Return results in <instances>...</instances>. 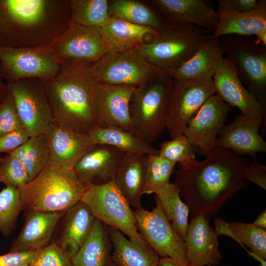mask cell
Returning a JSON list of instances; mask_svg holds the SVG:
<instances>
[{
    "instance_id": "4fadbf2b",
    "label": "cell",
    "mask_w": 266,
    "mask_h": 266,
    "mask_svg": "<svg viewBox=\"0 0 266 266\" xmlns=\"http://www.w3.org/2000/svg\"><path fill=\"white\" fill-rule=\"evenodd\" d=\"M156 202L152 211L142 207L133 210L139 233L160 257L187 263L184 239L174 231L159 203Z\"/></svg>"
},
{
    "instance_id": "ee69618b",
    "label": "cell",
    "mask_w": 266,
    "mask_h": 266,
    "mask_svg": "<svg viewBox=\"0 0 266 266\" xmlns=\"http://www.w3.org/2000/svg\"><path fill=\"white\" fill-rule=\"evenodd\" d=\"M30 137L26 129L0 136V153H9L25 143Z\"/></svg>"
},
{
    "instance_id": "cb8c5ba5",
    "label": "cell",
    "mask_w": 266,
    "mask_h": 266,
    "mask_svg": "<svg viewBox=\"0 0 266 266\" xmlns=\"http://www.w3.org/2000/svg\"><path fill=\"white\" fill-rule=\"evenodd\" d=\"M224 54L220 38L211 36L186 62L177 68L166 72L178 80L212 79Z\"/></svg>"
},
{
    "instance_id": "4dcf8cb0",
    "label": "cell",
    "mask_w": 266,
    "mask_h": 266,
    "mask_svg": "<svg viewBox=\"0 0 266 266\" xmlns=\"http://www.w3.org/2000/svg\"><path fill=\"white\" fill-rule=\"evenodd\" d=\"M88 134L94 144H105L114 146L126 154L159 155V150L134 133L115 127H97Z\"/></svg>"
},
{
    "instance_id": "3957f363",
    "label": "cell",
    "mask_w": 266,
    "mask_h": 266,
    "mask_svg": "<svg viewBox=\"0 0 266 266\" xmlns=\"http://www.w3.org/2000/svg\"><path fill=\"white\" fill-rule=\"evenodd\" d=\"M91 65L63 62L54 77L42 80L54 121L84 133L98 126V83L91 73Z\"/></svg>"
},
{
    "instance_id": "ab89813d",
    "label": "cell",
    "mask_w": 266,
    "mask_h": 266,
    "mask_svg": "<svg viewBox=\"0 0 266 266\" xmlns=\"http://www.w3.org/2000/svg\"><path fill=\"white\" fill-rule=\"evenodd\" d=\"M29 181L25 167L15 156L7 153L0 158V183L19 188Z\"/></svg>"
},
{
    "instance_id": "f6af8a7d",
    "label": "cell",
    "mask_w": 266,
    "mask_h": 266,
    "mask_svg": "<svg viewBox=\"0 0 266 266\" xmlns=\"http://www.w3.org/2000/svg\"><path fill=\"white\" fill-rule=\"evenodd\" d=\"M38 250L0 255V266H29Z\"/></svg>"
},
{
    "instance_id": "52a82bcc",
    "label": "cell",
    "mask_w": 266,
    "mask_h": 266,
    "mask_svg": "<svg viewBox=\"0 0 266 266\" xmlns=\"http://www.w3.org/2000/svg\"><path fill=\"white\" fill-rule=\"evenodd\" d=\"M224 54L245 88L255 96L263 112L261 136L266 134V49L248 36L220 37Z\"/></svg>"
},
{
    "instance_id": "1f68e13d",
    "label": "cell",
    "mask_w": 266,
    "mask_h": 266,
    "mask_svg": "<svg viewBox=\"0 0 266 266\" xmlns=\"http://www.w3.org/2000/svg\"><path fill=\"white\" fill-rule=\"evenodd\" d=\"M155 195L156 201L160 205L174 231L184 239L189 225L190 210L181 198L179 188L169 182Z\"/></svg>"
},
{
    "instance_id": "816d5d0a",
    "label": "cell",
    "mask_w": 266,
    "mask_h": 266,
    "mask_svg": "<svg viewBox=\"0 0 266 266\" xmlns=\"http://www.w3.org/2000/svg\"></svg>"
},
{
    "instance_id": "ac0fdd59",
    "label": "cell",
    "mask_w": 266,
    "mask_h": 266,
    "mask_svg": "<svg viewBox=\"0 0 266 266\" xmlns=\"http://www.w3.org/2000/svg\"><path fill=\"white\" fill-rule=\"evenodd\" d=\"M136 87L98 83V127H115L135 134L130 114L129 103Z\"/></svg>"
},
{
    "instance_id": "e0dca14e",
    "label": "cell",
    "mask_w": 266,
    "mask_h": 266,
    "mask_svg": "<svg viewBox=\"0 0 266 266\" xmlns=\"http://www.w3.org/2000/svg\"><path fill=\"white\" fill-rule=\"evenodd\" d=\"M50 153V162L71 171L78 160L95 144L88 133L78 132L54 122L45 133Z\"/></svg>"
},
{
    "instance_id": "484cf974",
    "label": "cell",
    "mask_w": 266,
    "mask_h": 266,
    "mask_svg": "<svg viewBox=\"0 0 266 266\" xmlns=\"http://www.w3.org/2000/svg\"><path fill=\"white\" fill-rule=\"evenodd\" d=\"M95 218L81 200L65 211L57 240H54L71 259L88 237Z\"/></svg>"
},
{
    "instance_id": "7a4b0ae2",
    "label": "cell",
    "mask_w": 266,
    "mask_h": 266,
    "mask_svg": "<svg viewBox=\"0 0 266 266\" xmlns=\"http://www.w3.org/2000/svg\"><path fill=\"white\" fill-rule=\"evenodd\" d=\"M70 22L69 0H0V47L52 43Z\"/></svg>"
},
{
    "instance_id": "d590c367",
    "label": "cell",
    "mask_w": 266,
    "mask_h": 266,
    "mask_svg": "<svg viewBox=\"0 0 266 266\" xmlns=\"http://www.w3.org/2000/svg\"><path fill=\"white\" fill-rule=\"evenodd\" d=\"M232 236L231 237L246 245L249 253L260 263L266 260V230L257 227L252 224L237 221L229 223Z\"/></svg>"
},
{
    "instance_id": "7bdbcfd3",
    "label": "cell",
    "mask_w": 266,
    "mask_h": 266,
    "mask_svg": "<svg viewBox=\"0 0 266 266\" xmlns=\"http://www.w3.org/2000/svg\"><path fill=\"white\" fill-rule=\"evenodd\" d=\"M243 177L262 189H266V166L256 158L245 167Z\"/></svg>"
},
{
    "instance_id": "603a6c76",
    "label": "cell",
    "mask_w": 266,
    "mask_h": 266,
    "mask_svg": "<svg viewBox=\"0 0 266 266\" xmlns=\"http://www.w3.org/2000/svg\"><path fill=\"white\" fill-rule=\"evenodd\" d=\"M65 212L26 210L24 226L9 252L36 251L48 245Z\"/></svg>"
},
{
    "instance_id": "f35d334b",
    "label": "cell",
    "mask_w": 266,
    "mask_h": 266,
    "mask_svg": "<svg viewBox=\"0 0 266 266\" xmlns=\"http://www.w3.org/2000/svg\"><path fill=\"white\" fill-rule=\"evenodd\" d=\"M159 156L174 164L190 163L196 160V148L182 134L161 143Z\"/></svg>"
},
{
    "instance_id": "ffe728a7",
    "label": "cell",
    "mask_w": 266,
    "mask_h": 266,
    "mask_svg": "<svg viewBox=\"0 0 266 266\" xmlns=\"http://www.w3.org/2000/svg\"><path fill=\"white\" fill-rule=\"evenodd\" d=\"M218 236L203 214L194 216L184 238L187 263L190 266H216L223 256L219 250Z\"/></svg>"
},
{
    "instance_id": "d6a6232c",
    "label": "cell",
    "mask_w": 266,
    "mask_h": 266,
    "mask_svg": "<svg viewBox=\"0 0 266 266\" xmlns=\"http://www.w3.org/2000/svg\"><path fill=\"white\" fill-rule=\"evenodd\" d=\"M9 153L21 162L29 181L35 178L50 162L49 148L43 134L30 137L25 143Z\"/></svg>"
},
{
    "instance_id": "b9f144b4",
    "label": "cell",
    "mask_w": 266,
    "mask_h": 266,
    "mask_svg": "<svg viewBox=\"0 0 266 266\" xmlns=\"http://www.w3.org/2000/svg\"><path fill=\"white\" fill-rule=\"evenodd\" d=\"M24 129L14 98L8 90L6 96L0 104V136Z\"/></svg>"
},
{
    "instance_id": "83f0119b",
    "label": "cell",
    "mask_w": 266,
    "mask_h": 266,
    "mask_svg": "<svg viewBox=\"0 0 266 266\" xmlns=\"http://www.w3.org/2000/svg\"><path fill=\"white\" fill-rule=\"evenodd\" d=\"M146 156L126 154L114 179L118 190L131 206L142 207L141 197L146 186Z\"/></svg>"
},
{
    "instance_id": "4316f807",
    "label": "cell",
    "mask_w": 266,
    "mask_h": 266,
    "mask_svg": "<svg viewBox=\"0 0 266 266\" xmlns=\"http://www.w3.org/2000/svg\"><path fill=\"white\" fill-rule=\"evenodd\" d=\"M216 11L218 20L212 37L227 35L257 36L266 32V0H259L255 7L245 12Z\"/></svg>"
},
{
    "instance_id": "277c9868",
    "label": "cell",
    "mask_w": 266,
    "mask_h": 266,
    "mask_svg": "<svg viewBox=\"0 0 266 266\" xmlns=\"http://www.w3.org/2000/svg\"><path fill=\"white\" fill-rule=\"evenodd\" d=\"M87 187L73 170L50 162L35 178L18 188L22 210L65 212L81 200Z\"/></svg>"
},
{
    "instance_id": "8992f818",
    "label": "cell",
    "mask_w": 266,
    "mask_h": 266,
    "mask_svg": "<svg viewBox=\"0 0 266 266\" xmlns=\"http://www.w3.org/2000/svg\"><path fill=\"white\" fill-rule=\"evenodd\" d=\"M155 39L135 50L161 71L177 68L212 36L209 31L190 24H165Z\"/></svg>"
},
{
    "instance_id": "7dc6e473",
    "label": "cell",
    "mask_w": 266,
    "mask_h": 266,
    "mask_svg": "<svg viewBox=\"0 0 266 266\" xmlns=\"http://www.w3.org/2000/svg\"><path fill=\"white\" fill-rule=\"evenodd\" d=\"M158 266H190L188 263L167 257H160Z\"/></svg>"
},
{
    "instance_id": "ba28073f",
    "label": "cell",
    "mask_w": 266,
    "mask_h": 266,
    "mask_svg": "<svg viewBox=\"0 0 266 266\" xmlns=\"http://www.w3.org/2000/svg\"><path fill=\"white\" fill-rule=\"evenodd\" d=\"M81 201L96 219L118 230L140 247L152 248L139 233L133 210L114 181L101 185L88 184Z\"/></svg>"
},
{
    "instance_id": "c3c4849f",
    "label": "cell",
    "mask_w": 266,
    "mask_h": 266,
    "mask_svg": "<svg viewBox=\"0 0 266 266\" xmlns=\"http://www.w3.org/2000/svg\"><path fill=\"white\" fill-rule=\"evenodd\" d=\"M254 226L266 230V209H265L252 223Z\"/></svg>"
},
{
    "instance_id": "f907efd6",
    "label": "cell",
    "mask_w": 266,
    "mask_h": 266,
    "mask_svg": "<svg viewBox=\"0 0 266 266\" xmlns=\"http://www.w3.org/2000/svg\"><path fill=\"white\" fill-rule=\"evenodd\" d=\"M106 266H116L114 262L112 261L111 257L107 262Z\"/></svg>"
},
{
    "instance_id": "30bf717a",
    "label": "cell",
    "mask_w": 266,
    "mask_h": 266,
    "mask_svg": "<svg viewBox=\"0 0 266 266\" xmlns=\"http://www.w3.org/2000/svg\"><path fill=\"white\" fill-rule=\"evenodd\" d=\"M90 70L99 84L134 87L162 72L134 49L109 51L91 65Z\"/></svg>"
},
{
    "instance_id": "8d00e7d4",
    "label": "cell",
    "mask_w": 266,
    "mask_h": 266,
    "mask_svg": "<svg viewBox=\"0 0 266 266\" xmlns=\"http://www.w3.org/2000/svg\"><path fill=\"white\" fill-rule=\"evenodd\" d=\"M22 210L18 188L6 186L0 192V232L5 236L10 235Z\"/></svg>"
},
{
    "instance_id": "e575fe53",
    "label": "cell",
    "mask_w": 266,
    "mask_h": 266,
    "mask_svg": "<svg viewBox=\"0 0 266 266\" xmlns=\"http://www.w3.org/2000/svg\"><path fill=\"white\" fill-rule=\"evenodd\" d=\"M69 3L73 23L100 28L110 16L107 0H69Z\"/></svg>"
},
{
    "instance_id": "6da1fadb",
    "label": "cell",
    "mask_w": 266,
    "mask_h": 266,
    "mask_svg": "<svg viewBox=\"0 0 266 266\" xmlns=\"http://www.w3.org/2000/svg\"><path fill=\"white\" fill-rule=\"evenodd\" d=\"M249 162L231 150L215 147L203 161L180 165L174 171V183L192 214H203L209 219L246 187L243 173Z\"/></svg>"
},
{
    "instance_id": "836d02e7",
    "label": "cell",
    "mask_w": 266,
    "mask_h": 266,
    "mask_svg": "<svg viewBox=\"0 0 266 266\" xmlns=\"http://www.w3.org/2000/svg\"><path fill=\"white\" fill-rule=\"evenodd\" d=\"M108 6L111 16L134 24L150 27L157 30L165 25L151 8L138 1L109 0Z\"/></svg>"
},
{
    "instance_id": "9a60e30c",
    "label": "cell",
    "mask_w": 266,
    "mask_h": 266,
    "mask_svg": "<svg viewBox=\"0 0 266 266\" xmlns=\"http://www.w3.org/2000/svg\"><path fill=\"white\" fill-rule=\"evenodd\" d=\"M231 110L217 95L211 96L188 122L183 134L206 156L216 147L219 133Z\"/></svg>"
},
{
    "instance_id": "7402d4cb",
    "label": "cell",
    "mask_w": 266,
    "mask_h": 266,
    "mask_svg": "<svg viewBox=\"0 0 266 266\" xmlns=\"http://www.w3.org/2000/svg\"><path fill=\"white\" fill-rule=\"evenodd\" d=\"M152 2L169 24H190L212 34L218 17L208 1L205 0H154Z\"/></svg>"
},
{
    "instance_id": "7c38bea8",
    "label": "cell",
    "mask_w": 266,
    "mask_h": 266,
    "mask_svg": "<svg viewBox=\"0 0 266 266\" xmlns=\"http://www.w3.org/2000/svg\"><path fill=\"white\" fill-rule=\"evenodd\" d=\"M19 116L30 136L43 135L54 122L43 81L36 78L6 83Z\"/></svg>"
},
{
    "instance_id": "74e56055",
    "label": "cell",
    "mask_w": 266,
    "mask_h": 266,
    "mask_svg": "<svg viewBox=\"0 0 266 266\" xmlns=\"http://www.w3.org/2000/svg\"><path fill=\"white\" fill-rule=\"evenodd\" d=\"M175 164L159 155L146 156V186L144 194H155L169 182Z\"/></svg>"
},
{
    "instance_id": "681fc988",
    "label": "cell",
    "mask_w": 266,
    "mask_h": 266,
    "mask_svg": "<svg viewBox=\"0 0 266 266\" xmlns=\"http://www.w3.org/2000/svg\"><path fill=\"white\" fill-rule=\"evenodd\" d=\"M8 93V89L6 83L2 78L0 75V104L4 99Z\"/></svg>"
},
{
    "instance_id": "2e32d148",
    "label": "cell",
    "mask_w": 266,
    "mask_h": 266,
    "mask_svg": "<svg viewBox=\"0 0 266 266\" xmlns=\"http://www.w3.org/2000/svg\"><path fill=\"white\" fill-rule=\"evenodd\" d=\"M262 125V118H250L241 114L222 127L216 147L255 158L258 153L266 152V142L259 133Z\"/></svg>"
},
{
    "instance_id": "f1b7e54d",
    "label": "cell",
    "mask_w": 266,
    "mask_h": 266,
    "mask_svg": "<svg viewBox=\"0 0 266 266\" xmlns=\"http://www.w3.org/2000/svg\"><path fill=\"white\" fill-rule=\"evenodd\" d=\"M112 248L108 226L95 219L86 240L71 259L72 266H106Z\"/></svg>"
},
{
    "instance_id": "60d3db41",
    "label": "cell",
    "mask_w": 266,
    "mask_h": 266,
    "mask_svg": "<svg viewBox=\"0 0 266 266\" xmlns=\"http://www.w3.org/2000/svg\"><path fill=\"white\" fill-rule=\"evenodd\" d=\"M31 266H72L71 259L55 241L38 250Z\"/></svg>"
},
{
    "instance_id": "d6986e66",
    "label": "cell",
    "mask_w": 266,
    "mask_h": 266,
    "mask_svg": "<svg viewBox=\"0 0 266 266\" xmlns=\"http://www.w3.org/2000/svg\"><path fill=\"white\" fill-rule=\"evenodd\" d=\"M126 154L114 146L96 144L78 160L73 171L87 185H104L114 180Z\"/></svg>"
},
{
    "instance_id": "5bb4252c",
    "label": "cell",
    "mask_w": 266,
    "mask_h": 266,
    "mask_svg": "<svg viewBox=\"0 0 266 266\" xmlns=\"http://www.w3.org/2000/svg\"><path fill=\"white\" fill-rule=\"evenodd\" d=\"M53 45L56 54L62 63L78 62L92 64L109 51L99 27L71 22Z\"/></svg>"
},
{
    "instance_id": "bcb514c9",
    "label": "cell",
    "mask_w": 266,
    "mask_h": 266,
    "mask_svg": "<svg viewBox=\"0 0 266 266\" xmlns=\"http://www.w3.org/2000/svg\"><path fill=\"white\" fill-rule=\"evenodd\" d=\"M259 0H217V10L243 12L251 10Z\"/></svg>"
},
{
    "instance_id": "8fae6325",
    "label": "cell",
    "mask_w": 266,
    "mask_h": 266,
    "mask_svg": "<svg viewBox=\"0 0 266 266\" xmlns=\"http://www.w3.org/2000/svg\"><path fill=\"white\" fill-rule=\"evenodd\" d=\"M215 94L213 79H173L166 117V130L171 139L183 134L190 120Z\"/></svg>"
},
{
    "instance_id": "f546056e",
    "label": "cell",
    "mask_w": 266,
    "mask_h": 266,
    "mask_svg": "<svg viewBox=\"0 0 266 266\" xmlns=\"http://www.w3.org/2000/svg\"><path fill=\"white\" fill-rule=\"evenodd\" d=\"M108 230L113 248L111 259L116 266H158L160 257L152 248L140 247L114 228Z\"/></svg>"
},
{
    "instance_id": "44dd1931",
    "label": "cell",
    "mask_w": 266,
    "mask_h": 266,
    "mask_svg": "<svg viewBox=\"0 0 266 266\" xmlns=\"http://www.w3.org/2000/svg\"><path fill=\"white\" fill-rule=\"evenodd\" d=\"M212 79L216 94L225 102L238 108L244 116L263 119L262 108L255 96L242 84L227 57L222 59Z\"/></svg>"
},
{
    "instance_id": "5b68a950",
    "label": "cell",
    "mask_w": 266,
    "mask_h": 266,
    "mask_svg": "<svg viewBox=\"0 0 266 266\" xmlns=\"http://www.w3.org/2000/svg\"><path fill=\"white\" fill-rule=\"evenodd\" d=\"M173 78L161 72L136 87L129 103L134 133L151 145L166 130V117Z\"/></svg>"
},
{
    "instance_id": "9c48e42d",
    "label": "cell",
    "mask_w": 266,
    "mask_h": 266,
    "mask_svg": "<svg viewBox=\"0 0 266 266\" xmlns=\"http://www.w3.org/2000/svg\"><path fill=\"white\" fill-rule=\"evenodd\" d=\"M62 65L53 43L33 47H0V75L6 83L29 78L50 79Z\"/></svg>"
},
{
    "instance_id": "d4e9b609",
    "label": "cell",
    "mask_w": 266,
    "mask_h": 266,
    "mask_svg": "<svg viewBox=\"0 0 266 266\" xmlns=\"http://www.w3.org/2000/svg\"><path fill=\"white\" fill-rule=\"evenodd\" d=\"M100 34L109 51H118L134 49L153 41L158 30L138 25L111 16L99 28Z\"/></svg>"
}]
</instances>
